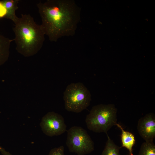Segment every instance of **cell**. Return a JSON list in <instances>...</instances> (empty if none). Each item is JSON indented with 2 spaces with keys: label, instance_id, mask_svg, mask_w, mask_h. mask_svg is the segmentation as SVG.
Wrapping results in <instances>:
<instances>
[{
  "label": "cell",
  "instance_id": "cell-14",
  "mask_svg": "<svg viewBox=\"0 0 155 155\" xmlns=\"http://www.w3.org/2000/svg\"><path fill=\"white\" fill-rule=\"evenodd\" d=\"M0 151L3 155H12L8 152L6 151L5 149L0 146Z\"/></svg>",
  "mask_w": 155,
  "mask_h": 155
},
{
  "label": "cell",
  "instance_id": "cell-2",
  "mask_svg": "<svg viewBox=\"0 0 155 155\" xmlns=\"http://www.w3.org/2000/svg\"><path fill=\"white\" fill-rule=\"evenodd\" d=\"M13 30L16 49L25 57L36 54L42 47L45 35L41 25L37 24L29 14H22L15 24Z\"/></svg>",
  "mask_w": 155,
  "mask_h": 155
},
{
  "label": "cell",
  "instance_id": "cell-13",
  "mask_svg": "<svg viewBox=\"0 0 155 155\" xmlns=\"http://www.w3.org/2000/svg\"><path fill=\"white\" fill-rule=\"evenodd\" d=\"M48 155H65L64 146H61L52 149Z\"/></svg>",
  "mask_w": 155,
  "mask_h": 155
},
{
  "label": "cell",
  "instance_id": "cell-9",
  "mask_svg": "<svg viewBox=\"0 0 155 155\" xmlns=\"http://www.w3.org/2000/svg\"><path fill=\"white\" fill-rule=\"evenodd\" d=\"M121 131V140L122 146L127 148L129 152V155H133L132 148L135 143V139L134 135L131 133L125 131L121 125L117 123L116 125Z\"/></svg>",
  "mask_w": 155,
  "mask_h": 155
},
{
  "label": "cell",
  "instance_id": "cell-5",
  "mask_svg": "<svg viewBox=\"0 0 155 155\" xmlns=\"http://www.w3.org/2000/svg\"><path fill=\"white\" fill-rule=\"evenodd\" d=\"M66 145L69 151L78 155H85L94 150V144L86 130L74 126L67 131Z\"/></svg>",
  "mask_w": 155,
  "mask_h": 155
},
{
  "label": "cell",
  "instance_id": "cell-6",
  "mask_svg": "<svg viewBox=\"0 0 155 155\" xmlns=\"http://www.w3.org/2000/svg\"><path fill=\"white\" fill-rule=\"evenodd\" d=\"M40 126L43 132L50 137L61 135L66 130L63 117L54 112H49L42 117Z\"/></svg>",
  "mask_w": 155,
  "mask_h": 155
},
{
  "label": "cell",
  "instance_id": "cell-4",
  "mask_svg": "<svg viewBox=\"0 0 155 155\" xmlns=\"http://www.w3.org/2000/svg\"><path fill=\"white\" fill-rule=\"evenodd\" d=\"M63 94L65 108L69 111L80 113L90 105L91 94L81 83H72L68 85Z\"/></svg>",
  "mask_w": 155,
  "mask_h": 155
},
{
  "label": "cell",
  "instance_id": "cell-12",
  "mask_svg": "<svg viewBox=\"0 0 155 155\" xmlns=\"http://www.w3.org/2000/svg\"><path fill=\"white\" fill-rule=\"evenodd\" d=\"M138 155H155V145L153 142H145L141 145Z\"/></svg>",
  "mask_w": 155,
  "mask_h": 155
},
{
  "label": "cell",
  "instance_id": "cell-10",
  "mask_svg": "<svg viewBox=\"0 0 155 155\" xmlns=\"http://www.w3.org/2000/svg\"><path fill=\"white\" fill-rule=\"evenodd\" d=\"M13 40L0 34V66L8 60L11 42Z\"/></svg>",
  "mask_w": 155,
  "mask_h": 155
},
{
  "label": "cell",
  "instance_id": "cell-3",
  "mask_svg": "<svg viewBox=\"0 0 155 155\" xmlns=\"http://www.w3.org/2000/svg\"><path fill=\"white\" fill-rule=\"evenodd\" d=\"M117 111L113 104H101L93 106L86 119L87 128L96 133L107 134L117 123Z\"/></svg>",
  "mask_w": 155,
  "mask_h": 155
},
{
  "label": "cell",
  "instance_id": "cell-8",
  "mask_svg": "<svg viewBox=\"0 0 155 155\" xmlns=\"http://www.w3.org/2000/svg\"><path fill=\"white\" fill-rule=\"evenodd\" d=\"M19 0H3L0 1L1 3L5 9V18L11 20L15 24L19 18L16 14V11L18 7Z\"/></svg>",
  "mask_w": 155,
  "mask_h": 155
},
{
  "label": "cell",
  "instance_id": "cell-11",
  "mask_svg": "<svg viewBox=\"0 0 155 155\" xmlns=\"http://www.w3.org/2000/svg\"><path fill=\"white\" fill-rule=\"evenodd\" d=\"M108 140L101 155H120L121 147L117 145L106 134Z\"/></svg>",
  "mask_w": 155,
  "mask_h": 155
},
{
  "label": "cell",
  "instance_id": "cell-1",
  "mask_svg": "<svg viewBox=\"0 0 155 155\" xmlns=\"http://www.w3.org/2000/svg\"><path fill=\"white\" fill-rule=\"evenodd\" d=\"M45 35L51 42L73 36L80 20L81 8L73 0H47L37 4Z\"/></svg>",
  "mask_w": 155,
  "mask_h": 155
},
{
  "label": "cell",
  "instance_id": "cell-7",
  "mask_svg": "<svg viewBox=\"0 0 155 155\" xmlns=\"http://www.w3.org/2000/svg\"><path fill=\"white\" fill-rule=\"evenodd\" d=\"M137 129L146 142H153L155 137V116L153 113L146 114L139 120Z\"/></svg>",
  "mask_w": 155,
  "mask_h": 155
}]
</instances>
